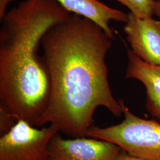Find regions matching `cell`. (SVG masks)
I'll return each mask as SVG.
<instances>
[{
  "mask_svg": "<svg viewBox=\"0 0 160 160\" xmlns=\"http://www.w3.org/2000/svg\"><path fill=\"white\" fill-rule=\"evenodd\" d=\"M114 160H143L137 157L128 154L126 151L121 149L119 154L116 157Z\"/></svg>",
  "mask_w": 160,
  "mask_h": 160,
  "instance_id": "cell-11",
  "label": "cell"
},
{
  "mask_svg": "<svg viewBox=\"0 0 160 160\" xmlns=\"http://www.w3.org/2000/svg\"><path fill=\"white\" fill-rule=\"evenodd\" d=\"M120 151L109 141L86 137L63 139L59 132L48 148L49 160H114Z\"/></svg>",
  "mask_w": 160,
  "mask_h": 160,
  "instance_id": "cell-5",
  "label": "cell"
},
{
  "mask_svg": "<svg viewBox=\"0 0 160 160\" xmlns=\"http://www.w3.org/2000/svg\"><path fill=\"white\" fill-rule=\"evenodd\" d=\"M126 78L139 80L145 86V106L153 118L160 122V65L147 63L128 49Z\"/></svg>",
  "mask_w": 160,
  "mask_h": 160,
  "instance_id": "cell-7",
  "label": "cell"
},
{
  "mask_svg": "<svg viewBox=\"0 0 160 160\" xmlns=\"http://www.w3.org/2000/svg\"><path fill=\"white\" fill-rule=\"evenodd\" d=\"M16 120L4 108L0 106V135H5L17 123Z\"/></svg>",
  "mask_w": 160,
  "mask_h": 160,
  "instance_id": "cell-10",
  "label": "cell"
},
{
  "mask_svg": "<svg viewBox=\"0 0 160 160\" xmlns=\"http://www.w3.org/2000/svg\"><path fill=\"white\" fill-rule=\"evenodd\" d=\"M70 12L87 17L97 23L111 39H114L110 28L111 20L126 23L128 15L124 12L109 7L98 0H57Z\"/></svg>",
  "mask_w": 160,
  "mask_h": 160,
  "instance_id": "cell-8",
  "label": "cell"
},
{
  "mask_svg": "<svg viewBox=\"0 0 160 160\" xmlns=\"http://www.w3.org/2000/svg\"><path fill=\"white\" fill-rule=\"evenodd\" d=\"M128 15L123 30L132 51L147 63L160 65V21Z\"/></svg>",
  "mask_w": 160,
  "mask_h": 160,
  "instance_id": "cell-6",
  "label": "cell"
},
{
  "mask_svg": "<svg viewBox=\"0 0 160 160\" xmlns=\"http://www.w3.org/2000/svg\"><path fill=\"white\" fill-rule=\"evenodd\" d=\"M126 7L136 17L152 18L154 0H115Z\"/></svg>",
  "mask_w": 160,
  "mask_h": 160,
  "instance_id": "cell-9",
  "label": "cell"
},
{
  "mask_svg": "<svg viewBox=\"0 0 160 160\" xmlns=\"http://www.w3.org/2000/svg\"><path fill=\"white\" fill-rule=\"evenodd\" d=\"M124 119L116 125L101 128L92 125L86 137L114 143L128 154L143 160H160V122L133 114L122 100Z\"/></svg>",
  "mask_w": 160,
  "mask_h": 160,
  "instance_id": "cell-3",
  "label": "cell"
},
{
  "mask_svg": "<svg viewBox=\"0 0 160 160\" xmlns=\"http://www.w3.org/2000/svg\"><path fill=\"white\" fill-rule=\"evenodd\" d=\"M71 12L57 0H25L7 12L0 28V106L18 121L36 126L51 98L41 42Z\"/></svg>",
  "mask_w": 160,
  "mask_h": 160,
  "instance_id": "cell-2",
  "label": "cell"
},
{
  "mask_svg": "<svg viewBox=\"0 0 160 160\" xmlns=\"http://www.w3.org/2000/svg\"><path fill=\"white\" fill-rule=\"evenodd\" d=\"M16 0H0V20H1L7 13V8L8 4Z\"/></svg>",
  "mask_w": 160,
  "mask_h": 160,
  "instance_id": "cell-12",
  "label": "cell"
},
{
  "mask_svg": "<svg viewBox=\"0 0 160 160\" xmlns=\"http://www.w3.org/2000/svg\"><path fill=\"white\" fill-rule=\"evenodd\" d=\"M153 14L160 19V0H154L153 5Z\"/></svg>",
  "mask_w": 160,
  "mask_h": 160,
  "instance_id": "cell-13",
  "label": "cell"
},
{
  "mask_svg": "<svg viewBox=\"0 0 160 160\" xmlns=\"http://www.w3.org/2000/svg\"><path fill=\"white\" fill-rule=\"evenodd\" d=\"M58 132L52 124L38 129L25 120H18L0 138V160H49V144Z\"/></svg>",
  "mask_w": 160,
  "mask_h": 160,
  "instance_id": "cell-4",
  "label": "cell"
},
{
  "mask_svg": "<svg viewBox=\"0 0 160 160\" xmlns=\"http://www.w3.org/2000/svg\"><path fill=\"white\" fill-rule=\"evenodd\" d=\"M111 39L97 23L77 14L52 26L41 42L51 81V98L36 126L49 123L73 138L86 137L98 107L123 114L112 94L105 59Z\"/></svg>",
  "mask_w": 160,
  "mask_h": 160,
  "instance_id": "cell-1",
  "label": "cell"
}]
</instances>
